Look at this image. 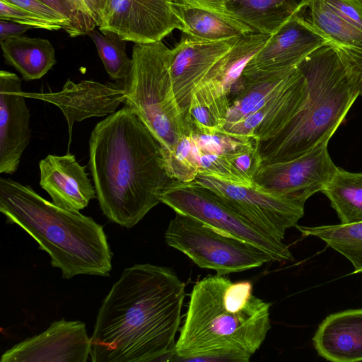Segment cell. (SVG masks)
Masks as SVG:
<instances>
[{
	"instance_id": "cell-1",
	"label": "cell",
	"mask_w": 362,
	"mask_h": 362,
	"mask_svg": "<svg viewBox=\"0 0 362 362\" xmlns=\"http://www.w3.org/2000/svg\"><path fill=\"white\" fill-rule=\"evenodd\" d=\"M185 298V284L170 267L124 269L98 310L91 361H170Z\"/></svg>"
},
{
	"instance_id": "cell-2",
	"label": "cell",
	"mask_w": 362,
	"mask_h": 362,
	"mask_svg": "<svg viewBox=\"0 0 362 362\" xmlns=\"http://www.w3.org/2000/svg\"><path fill=\"white\" fill-rule=\"evenodd\" d=\"M88 165L103 214L127 228L158 204L175 181L160 143L127 105L93 129Z\"/></svg>"
},
{
	"instance_id": "cell-3",
	"label": "cell",
	"mask_w": 362,
	"mask_h": 362,
	"mask_svg": "<svg viewBox=\"0 0 362 362\" xmlns=\"http://www.w3.org/2000/svg\"><path fill=\"white\" fill-rule=\"evenodd\" d=\"M270 307L250 281L204 277L193 286L170 361H249L271 328Z\"/></svg>"
},
{
	"instance_id": "cell-4",
	"label": "cell",
	"mask_w": 362,
	"mask_h": 362,
	"mask_svg": "<svg viewBox=\"0 0 362 362\" xmlns=\"http://www.w3.org/2000/svg\"><path fill=\"white\" fill-rule=\"evenodd\" d=\"M305 107L274 138L259 144L262 163L287 161L329 141L362 90V52L329 42L298 65Z\"/></svg>"
},
{
	"instance_id": "cell-5",
	"label": "cell",
	"mask_w": 362,
	"mask_h": 362,
	"mask_svg": "<svg viewBox=\"0 0 362 362\" xmlns=\"http://www.w3.org/2000/svg\"><path fill=\"white\" fill-rule=\"evenodd\" d=\"M0 211L37 243L64 279L109 276L112 253L103 227L91 217L62 209L30 186L4 177L0 178Z\"/></svg>"
},
{
	"instance_id": "cell-6",
	"label": "cell",
	"mask_w": 362,
	"mask_h": 362,
	"mask_svg": "<svg viewBox=\"0 0 362 362\" xmlns=\"http://www.w3.org/2000/svg\"><path fill=\"white\" fill-rule=\"evenodd\" d=\"M170 53L162 41L132 49V67L124 81L125 102L160 143L163 153L174 150L192 129L176 99L170 74Z\"/></svg>"
},
{
	"instance_id": "cell-7",
	"label": "cell",
	"mask_w": 362,
	"mask_h": 362,
	"mask_svg": "<svg viewBox=\"0 0 362 362\" xmlns=\"http://www.w3.org/2000/svg\"><path fill=\"white\" fill-rule=\"evenodd\" d=\"M164 237L168 245L199 267L213 269L218 275L241 272L272 261L257 247L179 213L170 221Z\"/></svg>"
},
{
	"instance_id": "cell-8",
	"label": "cell",
	"mask_w": 362,
	"mask_h": 362,
	"mask_svg": "<svg viewBox=\"0 0 362 362\" xmlns=\"http://www.w3.org/2000/svg\"><path fill=\"white\" fill-rule=\"evenodd\" d=\"M160 200L175 213L194 218L225 235L257 247L272 261H293L288 247L283 241L265 234L194 180H175L163 192Z\"/></svg>"
},
{
	"instance_id": "cell-9",
	"label": "cell",
	"mask_w": 362,
	"mask_h": 362,
	"mask_svg": "<svg viewBox=\"0 0 362 362\" xmlns=\"http://www.w3.org/2000/svg\"><path fill=\"white\" fill-rule=\"evenodd\" d=\"M195 182L211 191L228 206L267 235L284 239L286 230L296 227L304 215V206L268 191L255 181L233 182L206 174H198Z\"/></svg>"
},
{
	"instance_id": "cell-10",
	"label": "cell",
	"mask_w": 362,
	"mask_h": 362,
	"mask_svg": "<svg viewBox=\"0 0 362 362\" xmlns=\"http://www.w3.org/2000/svg\"><path fill=\"white\" fill-rule=\"evenodd\" d=\"M328 142L293 159L262 163L254 181L262 188L305 205L321 192L337 169L328 152Z\"/></svg>"
},
{
	"instance_id": "cell-11",
	"label": "cell",
	"mask_w": 362,
	"mask_h": 362,
	"mask_svg": "<svg viewBox=\"0 0 362 362\" xmlns=\"http://www.w3.org/2000/svg\"><path fill=\"white\" fill-rule=\"evenodd\" d=\"M102 32H112L122 39L146 44L162 41L174 30L185 26L174 12L170 0H110Z\"/></svg>"
},
{
	"instance_id": "cell-12",
	"label": "cell",
	"mask_w": 362,
	"mask_h": 362,
	"mask_svg": "<svg viewBox=\"0 0 362 362\" xmlns=\"http://www.w3.org/2000/svg\"><path fill=\"white\" fill-rule=\"evenodd\" d=\"M90 337L78 320L54 321L42 332L6 351L1 362H86L90 356Z\"/></svg>"
},
{
	"instance_id": "cell-13",
	"label": "cell",
	"mask_w": 362,
	"mask_h": 362,
	"mask_svg": "<svg viewBox=\"0 0 362 362\" xmlns=\"http://www.w3.org/2000/svg\"><path fill=\"white\" fill-rule=\"evenodd\" d=\"M331 41L298 14L271 35L242 73H269L296 66L305 57Z\"/></svg>"
},
{
	"instance_id": "cell-14",
	"label": "cell",
	"mask_w": 362,
	"mask_h": 362,
	"mask_svg": "<svg viewBox=\"0 0 362 362\" xmlns=\"http://www.w3.org/2000/svg\"><path fill=\"white\" fill-rule=\"evenodd\" d=\"M23 95L53 104L60 109L68 125L69 145L71 141L73 126L76 122L93 117L108 116L115 112L120 104L125 102L124 86L92 80L75 83L68 79L58 92L23 91Z\"/></svg>"
},
{
	"instance_id": "cell-15",
	"label": "cell",
	"mask_w": 362,
	"mask_h": 362,
	"mask_svg": "<svg viewBox=\"0 0 362 362\" xmlns=\"http://www.w3.org/2000/svg\"><path fill=\"white\" fill-rule=\"evenodd\" d=\"M308 99L306 78L297 66L284 84L259 108L225 131L255 137L260 144L267 141L303 110Z\"/></svg>"
},
{
	"instance_id": "cell-16",
	"label": "cell",
	"mask_w": 362,
	"mask_h": 362,
	"mask_svg": "<svg viewBox=\"0 0 362 362\" xmlns=\"http://www.w3.org/2000/svg\"><path fill=\"white\" fill-rule=\"evenodd\" d=\"M31 138L30 111L23 95L21 79L0 71V173L13 174Z\"/></svg>"
},
{
	"instance_id": "cell-17",
	"label": "cell",
	"mask_w": 362,
	"mask_h": 362,
	"mask_svg": "<svg viewBox=\"0 0 362 362\" xmlns=\"http://www.w3.org/2000/svg\"><path fill=\"white\" fill-rule=\"evenodd\" d=\"M239 38L206 41L185 35L171 49L170 69L174 92L185 117L196 87Z\"/></svg>"
},
{
	"instance_id": "cell-18",
	"label": "cell",
	"mask_w": 362,
	"mask_h": 362,
	"mask_svg": "<svg viewBox=\"0 0 362 362\" xmlns=\"http://www.w3.org/2000/svg\"><path fill=\"white\" fill-rule=\"evenodd\" d=\"M40 185L57 206L70 211L86 208L97 198L95 187L74 155L49 154L39 162Z\"/></svg>"
},
{
	"instance_id": "cell-19",
	"label": "cell",
	"mask_w": 362,
	"mask_h": 362,
	"mask_svg": "<svg viewBox=\"0 0 362 362\" xmlns=\"http://www.w3.org/2000/svg\"><path fill=\"white\" fill-rule=\"evenodd\" d=\"M175 14L185 24L183 33L201 40L220 41L255 33L233 16L223 0H170Z\"/></svg>"
},
{
	"instance_id": "cell-20",
	"label": "cell",
	"mask_w": 362,
	"mask_h": 362,
	"mask_svg": "<svg viewBox=\"0 0 362 362\" xmlns=\"http://www.w3.org/2000/svg\"><path fill=\"white\" fill-rule=\"evenodd\" d=\"M319 356L332 362L362 361V308L328 315L313 338Z\"/></svg>"
},
{
	"instance_id": "cell-21",
	"label": "cell",
	"mask_w": 362,
	"mask_h": 362,
	"mask_svg": "<svg viewBox=\"0 0 362 362\" xmlns=\"http://www.w3.org/2000/svg\"><path fill=\"white\" fill-rule=\"evenodd\" d=\"M311 0H223L233 16L255 33L272 35L295 16L303 13Z\"/></svg>"
},
{
	"instance_id": "cell-22",
	"label": "cell",
	"mask_w": 362,
	"mask_h": 362,
	"mask_svg": "<svg viewBox=\"0 0 362 362\" xmlns=\"http://www.w3.org/2000/svg\"><path fill=\"white\" fill-rule=\"evenodd\" d=\"M228 111L223 85L215 79H204L192 93L186 119L194 132L214 134L225 132Z\"/></svg>"
},
{
	"instance_id": "cell-23",
	"label": "cell",
	"mask_w": 362,
	"mask_h": 362,
	"mask_svg": "<svg viewBox=\"0 0 362 362\" xmlns=\"http://www.w3.org/2000/svg\"><path fill=\"white\" fill-rule=\"evenodd\" d=\"M0 43L6 63L24 81L41 78L57 62L54 48L47 39L18 35Z\"/></svg>"
},
{
	"instance_id": "cell-24",
	"label": "cell",
	"mask_w": 362,
	"mask_h": 362,
	"mask_svg": "<svg viewBox=\"0 0 362 362\" xmlns=\"http://www.w3.org/2000/svg\"><path fill=\"white\" fill-rule=\"evenodd\" d=\"M321 192L329 199L340 223L362 221V173L338 167Z\"/></svg>"
},
{
	"instance_id": "cell-25",
	"label": "cell",
	"mask_w": 362,
	"mask_h": 362,
	"mask_svg": "<svg viewBox=\"0 0 362 362\" xmlns=\"http://www.w3.org/2000/svg\"><path fill=\"white\" fill-rule=\"evenodd\" d=\"M296 228L303 237L314 236L325 241L351 262L354 273H362V221L309 227L297 225Z\"/></svg>"
},
{
	"instance_id": "cell-26",
	"label": "cell",
	"mask_w": 362,
	"mask_h": 362,
	"mask_svg": "<svg viewBox=\"0 0 362 362\" xmlns=\"http://www.w3.org/2000/svg\"><path fill=\"white\" fill-rule=\"evenodd\" d=\"M308 8L310 22L332 42L362 52V33L339 16L324 0H311Z\"/></svg>"
},
{
	"instance_id": "cell-27",
	"label": "cell",
	"mask_w": 362,
	"mask_h": 362,
	"mask_svg": "<svg viewBox=\"0 0 362 362\" xmlns=\"http://www.w3.org/2000/svg\"><path fill=\"white\" fill-rule=\"evenodd\" d=\"M108 76L114 80L125 81L129 77L132 59L126 52L127 41L112 32L94 29L89 33Z\"/></svg>"
},
{
	"instance_id": "cell-28",
	"label": "cell",
	"mask_w": 362,
	"mask_h": 362,
	"mask_svg": "<svg viewBox=\"0 0 362 362\" xmlns=\"http://www.w3.org/2000/svg\"><path fill=\"white\" fill-rule=\"evenodd\" d=\"M192 137L199 148L227 156L233 160L240 155L259 147L260 144L255 137L234 134L226 131L214 134L192 132Z\"/></svg>"
},
{
	"instance_id": "cell-29",
	"label": "cell",
	"mask_w": 362,
	"mask_h": 362,
	"mask_svg": "<svg viewBox=\"0 0 362 362\" xmlns=\"http://www.w3.org/2000/svg\"><path fill=\"white\" fill-rule=\"evenodd\" d=\"M169 175L174 180L189 182L199 173L197 147L192 134L185 136L173 151L163 153Z\"/></svg>"
},
{
	"instance_id": "cell-30",
	"label": "cell",
	"mask_w": 362,
	"mask_h": 362,
	"mask_svg": "<svg viewBox=\"0 0 362 362\" xmlns=\"http://www.w3.org/2000/svg\"><path fill=\"white\" fill-rule=\"evenodd\" d=\"M0 20L11 21L33 28L59 30L63 26L45 19L5 0H0Z\"/></svg>"
},
{
	"instance_id": "cell-31",
	"label": "cell",
	"mask_w": 362,
	"mask_h": 362,
	"mask_svg": "<svg viewBox=\"0 0 362 362\" xmlns=\"http://www.w3.org/2000/svg\"><path fill=\"white\" fill-rule=\"evenodd\" d=\"M49 6L70 23L68 35L71 37L88 35L96 27L88 23L66 0H40Z\"/></svg>"
},
{
	"instance_id": "cell-32",
	"label": "cell",
	"mask_w": 362,
	"mask_h": 362,
	"mask_svg": "<svg viewBox=\"0 0 362 362\" xmlns=\"http://www.w3.org/2000/svg\"><path fill=\"white\" fill-rule=\"evenodd\" d=\"M25 10L36 14L45 19L63 26L68 34L70 30V23L53 8L40 0H5Z\"/></svg>"
},
{
	"instance_id": "cell-33",
	"label": "cell",
	"mask_w": 362,
	"mask_h": 362,
	"mask_svg": "<svg viewBox=\"0 0 362 362\" xmlns=\"http://www.w3.org/2000/svg\"><path fill=\"white\" fill-rule=\"evenodd\" d=\"M352 26L362 33V0H324Z\"/></svg>"
},
{
	"instance_id": "cell-34",
	"label": "cell",
	"mask_w": 362,
	"mask_h": 362,
	"mask_svg": "<svg viewBox=\"0 0 362 362\" xmlns=\"http://www.w3.org/2000/svg\"><path fill=\"white\" fill-rule=\"evenodd\" d=\"M98 28L105 21L110 10V0H84Z\"/></svg>"
},
{
	"instance_id": "cell-35",
	"label": "cell",
	"mask_w": 362,
	"mask_h": 362,
	"mask_svg": "<svg viewBox=\"0 0 362 362\" xmlns=\"http://www.w3.org/2000/svg\"><path fill=\"white\" fill-rule=\"evenodd\" d=\"M32 28H33L29 25L0 20V41L11 37L22 35Z\"/></svg>"
},
{
	"instance_id": "cell-36",
	"label": "cell",
	"mask_w": 362,
	"mask_h": 362,
	"mask_svg": "<svg viewBox=\"0 0 362 362\" xmlns=\"http://www.w3.org/2000/svg\"><path fill=\"white\" fill-rule=\"evenodd\" d=\"M66 1L88 23L95 27H98L84 0Z\"/></svg>"
},
{
	"instance_id": "cell-37",
	"label": "cell",
	"mask_w": 362,
	"mask_h": 362,
	"mask_svg": "<svg viewBox=\"0 0 362 362\" xmlns=\"http://www.w3.org/2000/svg\"><path fill=\"white\" fill-rule=\"evenodd\" d=\"M360 95H362V90H361V94H360Z\"/></svg>"
}]
</instances>
